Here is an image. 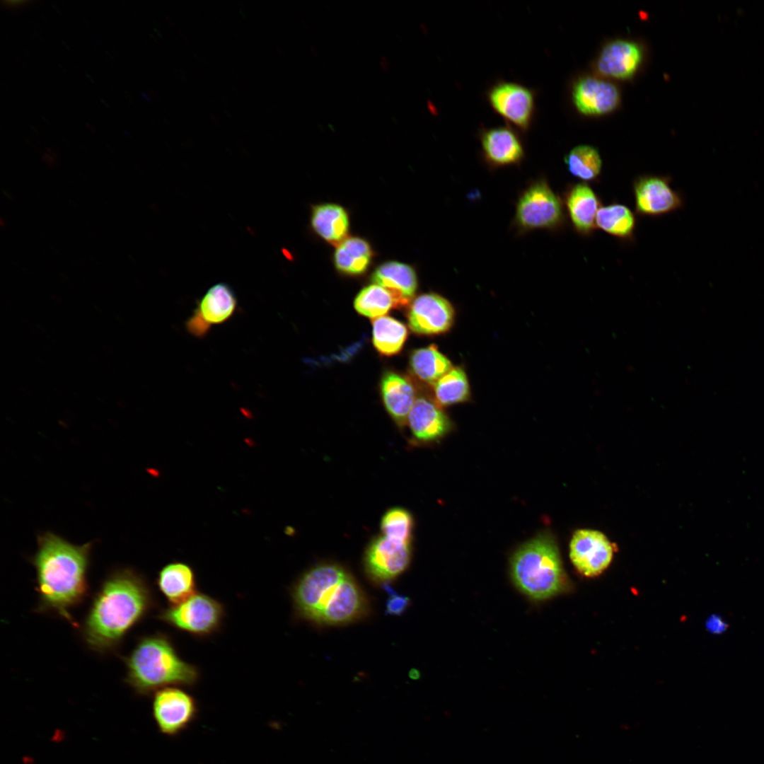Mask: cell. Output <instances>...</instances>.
<instances>
[{"label": "cell", "mask_w": 764, "mask_h": 764, "mask_svg": "<svg viewBox=\"0 0 764 764\" xmlns=\"http://www.w3.org/2000/svg\"><path fill=\"white\" fill-rule=\"evenodd\" d=\"M155 606L152 590L139 573L117 569L103 581L83 627L87 644L99 652L115 648Z\"/></svg>", "instance_id": "1"}, {"label": "cell", "mask_w": 764, "mask_h": 764, "mask_svg": "<svg viewBox=\"0 0 764 764\" xmlns=\"http://www.w3.org/2000/svg\"><path fill=\"white\" fill-rule=\"evenodd\" d=\"M37 542L31 562L36 570L39 609L54 612L76 627L70 610L87 594L93 543L74 545L49 531L39 534Z\"/></svg>", "instance_id": "2"}, {"label": "cell", "mask_w": 764, "mask_h": 764, "mask_svg": "<svg viewBox=\"0 0 764 764\" xmlns=\"http://www.w3.org/2000/svg\"><path fill=\"white\" fill-rule=\"evenodd\" d=\"M291 596L296 615L320 625L354 623L369 612L368 600L355 579L334 563L307 570L293 585Z\"/></svg>", "instance_id": "3"}, {"label": "cell", "mask_w": 764, "mask_h": 764, "mask_svg": "<svg viewBox=\"0 0 764 764\" xmlns=\"http://www.w3.org/2000/svg\"><path fill=\"white\" fill-rule=\"evenodd\" d=\"M125 664L126 681L140 695L169 686L192 687L200 678L199 668L183 660L173 640L163 633L142 637Z\"/></svg>", "instance_id": "4"}, {"label": "cell", "mask_w": 764, "mask_h": 764, "mask_svg": "<svg viewBox=\"0 0 764 764\" xmlns=\"http://www.w3.org/2000/svg\"><path fill=\"white\" fill-rule=\"evenodd\" d=\"M510 565L515 586L533 601L550 598L565 589L559 550L549 535H539L522 545L513 555Z\"/></svg>", "instance_id": "5"}, {"label": "cell", "mask_w": 764, "mask_h": 764, "mask_svg": "<svg viewBox=\"0 0 764 764\" xmlns=\"http://www.w3.org/2000/svg\"><path fill=\"white\" fill-rule=\"evenodd\" d=\"M565 221L562 199L541 177L528 183L519 194L512 226L518 235H522L538 229L558 231Z\"/></svg>", "instance_id": "6"}, {"label": "cell", "mask_w": 764, "mask_h": 764, "mask_svg": "<svg viewBox=\"0 0 764 764\" xmlns=\"http://www.w3.org/2000/svg\"><path fill=\"white\" fill-rule=\"evenodd\" d=\"M226 617L224 605L204 593L169 604L157 615L159 620L193 637L204 638L219 632Z\"/></svg>", "instance_id": "7"}, {"label": "cell", "mask_w": 764, "mask_h": 764, "mask_svg": "<svg viewBox=\"0 0 764 764\" xmlns=\"http://www.w3.org/2000/svg\"><path fill=\"white\" fill-rule=\"evenodd\" d=\"M199 707L196 699L179 686H169L154 693L152 714L159 731L175 736L194 722Z\"/></svg>", "instance_id": "8"}, {"label": "cell", "mask_w": 764, "mask_h": 764, "mask_svg": "<svg viewBox=\"0 0 764 764\" xmlns=\"http://www.w3.org/2000/svg\"><path fill=\"white\" fill-rule=\"evenodd\" d=\"M411 555V543L379 536L371 540L366 550L365 572L374 583L385 586L406 570Z\"/></svg>", "instance_id": "9"}, {"label": "cell", "mask_w": 764, "mask_h": 764, "mask_svg": "<svg viewBox=\"0 0 764 764\" xmlns=\"http://www.w3.org/2000/svg\"><path fill=\"white\" fill-rule=\"evenodd\" d=\"M668 176L642 175L633 181L636 212L640 216H658L681 209V195L670 185Z\"/></svg>", "instance_id": "10"}, {"label": "cell", "mask_w": 764, "mask_h": 764, "mask_svg": "<svg viewBox=\"0 0 764 764\" xmlns=\"http://www.w3.org/2000/svg\"><path fill=\"white\" fill-rule=\"evenodd\" d=\"M454 316L453 307L444 297L435 293L422 294L410 306L408 325L417 334H441L451 328Z\"/></svg>", "instance_id": "11"}, {"label": "cell", "mask_w": 764, "mask_h": 764, "mask_svg": "<svg viewBox=\"0 0 764 764\" xmlns=\"http://www.w3.org/2000/svg\"><path fill=\"white\" fill-rule=\"evenodd\" d=\"M613 549L601 532L581 529L573 535L569 556L577 569L586 577L601 573L610 565Z\"/></svg>", "instance_id": "12"}, {"label": "cell", "mask_w": 764, "mask_h": 764, "mask_svg": "<svg viewBox=\"0 0 764 764\" xmlns=\"http://www.w3.org/2000/svg\"><path fill=\"white\" fill-rule=\"evenodd\" d=\"M488 100L494 110L519 128L530 125L534 110V97L528 88L516 83H499L490 90Z\"/></svg>", "instance_id": "13"}, {"label": "cell", "mask_w": 764, "mask_h": 764, "mask_svg": "<svg viewBox=\"0 0 764 764\" xmlns=\"http://www.w3.org/2000/svg\"><path fill=\"white\" fill-rule=\"evenodd\" d=\"M620 99L614 84L594 76L582 77L573 86V103L578 111L586 115L610 113L618 107Z\"/></svg>", "instance_id": "14"}, {"label": "cell", "mask_w": 764, "mask_h": 764, "mask_svg": "<svg viewBox=\"0 0 764 764\" xmlns=\"http://www.w3.org/2000/svg\"><path fill=\"white\" fill-rule=\"evenodd\" d=\"M480 142L483 158L491 169L519 165L524 158L522 142L509 127L484 130Z\"/></svg>", "instance_id": "15"}, {"label": "cell", "mask_w": 764, "mask_h": 764, "mask_svg": "<svg viewBox=\"0 0 764 764\" xmlns=\"http://www.w3.org/2000/svg\"><path fill=\"white\" fill-rule=\"evenodd\" d=\"M642 59L643 52L637 43L615 40L602 48L596 61V69L606 77L625 80L634 76Z\"/></svg>", "instance_id": "16"}, {"label": "cell", "mask_w": 764, "mask_h": 764, "mask_svg": "<svg viewBox=\"0 0 764 764\" xmlns=\"http://www.w3.org/2000/svg\"><path fill=\"white\" fill-rule=\"evenodd\" d=\"M563 204L575 231L589 236L596 228V214L602 206L594 190L586 183L571 184L563 194Z\"/></svg>", "instance_id": "17"}, {"label": "cell", "mask_w": 764, "mask_h": 764, "mask_svg": "<svg viewBox=\"0 0 764 764\" xmlns=\"http://www.w3.org/2000/svg\"><path fill=\"white\" fill-rule=\"evenodd\" d=\"M407 423L414 438L422 443L437 441L451 429V422L445 412L436 403L424 397L415 399Z\"/></svg>", "instance_id": "18"}, {"label": "cell", "mask_w": 764, "mask_h": 764, "mask_svg": "<svg viewBox=\"0 0 764 764\" xmlns=\"http://www.w3.org/2000/svg\"><path fill=\"white\" fill-rule=\"evenodd\" d=\"M373 282L388 289L393 295L396 307L407 304L417 289L415 270L409 265L390 261L379 265L374 272Z\"/></svg>", "instance_id": "19"}, {"label": "cell", "mask_w": 764, "mask_h": 764, "mask_svg": "<svg viewBox=\"0 0 764 764\" xmlns=\"http://www.w3.org/2000/svg\"><path fill=\"white\" fill-rule=\"evenodd\" d=\"M381 390L388 412L399 427L405 426L416 399L412 384L403 376L388 372L382 378Z\"/></svg>", "instance_id": "20"}, {"label": "cell", "mask_w": 764, "mask_h": 764, "mask_svg": "<svg viewBox=\"0 0 764 764\" xmlns=\"http://www.w3.org/2000/svg\"><path fill=\"white\" fill-rule=\"evenodd\" d=\"M156 584L169 604L180 603L197 592V579L191 566L172 562L158 572Z\"/></svg>", "instance_id": "21"}, {"label": "cell", "mask_w": 764, "mask_h": 764, "mask_svg": "<svg viewBox=\"0 0 764 764\" xmlns=\"http://www.w3.org/2000/svg\"><path fill=\"white\" fill-rule=\"evenodd\" d=\"M237 306V299L231 286L226 283L212 286L197 302L194 311L209 327L228 320Z\"/></svg>", "instance_id": "22"}, {"label": "cell", "mask_w": 764, "mask_h": 764, "mask_svg": "<svg viewBox=\"0 0 764 764\" xmlns=\"http://www.w3.org/2000/svg\"><path fill=\"white\" fill-rule=\"evenodd\" d=\"M311 221L316 233L331 243H340L349 231L348 214L342 207L336 204L313 207Z\"/></svg>", "instance_id": "23"}, {"label": "cell", "mask_w": 764, "mask_h": 764, "mask_svg": "<svg viewBox=\"0 0 764 764\" xmlns=\"http://www.w3.org/2000/svg\"><path fill=\"white\" fill-rule=\"evenodd\" d=\"M372 257L369 243L359 237L345 238L334 253L335 267L341 272L358 275L366 271Z\"/></svg>", "instance_id": "24"}, {"label": "cell", "mask_w": 764, "mask_h": 764, "mask_svg": "<svg viewBox=\"0 0 764 764\" xmlns=\"http://www.w3.org/2000/svg\"><path fill=\"white\" fill-rule=\"evenodd\" d=\"M596 224V227L614 237L629 240L634 236L636 219L626 205L613 203L600 207Z\"/></svg>", "instance_id": "25"}, {"label": "cell", "mask_w": 764, "mask_h": 764, "mask_svg": "<svg viewBox=\"0 0 764 764\" xmlns=\"http://www.w3.org/2000/svg\"><path fill=\"white\" fill-rule=\"evenodd\" d=\"M410 368L421 381L434 384L452 369L451 361L435 345L415 350L410 359Z\"/></svg>", "instance_id": "26"}, {"label": "cell", "mask_w": 764, "mask_h": 764, "mask_svg": "<svg viewBox=\"0 0 764 764\" xmlns=\"http://www.w3.org/2000/svg\"><path fill=\"white\" fill-rule=\"evenodd\" d=\"M564 161L570 174L584 183L595 182L601 176L602 159L594 146H575L565 155Z\"/></svg>", "instance_id": "27"}, {"label": "cell", "mask_w": 764, "mask_h": 764, "mask_svg": "<svg viewBox=\"0 0 764 764\" xmlns=\"http://www.w3.org/2000/svg\"><path fill=\"white\" fill-rule=\"evenodd\" d=\"M407 336V328L400 321L381 316L373 321V343L383 355L391 356L398 353Z\"/></svg>", "instance_id": "28"}, {"label": "cell", "mask_w": 764, "mask_h": 764, "mask_svg": "<svg viewBox=\"0 0 764 764\" xmlns=\"http://www.w3.org/2000/svg\"><path fill=\"white\" fill-rule=\"evenodd\" d=\"M434 388L437 403L441 405L463 403L470 397L468 378L460 367H452L434 384Z\"/></svg>", "instance_id": "29"}, {"label": "cell", "mask_w": 764, "mask_h": 764, "mask_svg": "<svg viewBox=\"0 0 764 764\" xmlns=\"http://www.w3.org/2000/svg\"><path fill=\"white\" fill-rule=\"evenodd\" d=\"M354 306L358 313L371 318L383 316L391 308L396 307L392 294L376 284L362 289L356 296Z\"/></svg>", "instance_id": "30"}, {"label": "cell", "mask_w": 764, "mask_h": 764, "mask_svg": "<svg viewBox=\"0 0 764 764\" xmlns=\"http://www.w3.org/2000/svg\"><path fill=\"white\" fill-rule=\"evenodd\" d=\"M414 526L411 514L401 507H394L388 510L381 521L382 535L411 543Z\"/></svg>", "instance_id": "31"}, {"label": "cell", "mask_w": 764, "mask_h": 764, "mask_svg": "<svg viewBox=\"0 0 764 764\" xmlns=\"http://www.w3.org/2000/svg\"><path fill=\"white\" fill-rule=\"evenodd\" d=\"M388 588V591L390 594V596L386 604V611L390 615H400L405 610L409 605V599L407 597L395 594L390 588L385 585Z\"/></svg>", "instance_id": "32"}, {"label": "cell", "mask_w": 764, "mask_h": 764, "mask_svg": "<svg viewBox=\"0 0 764 764\" xmlns=\"http://www.w3.org/2000/svg\"><path fill=\"white\" fill-rule=\"evenodd\" d=\"M188 331L196 336H203L208 332L209 327L195 313L187 321Z\"/></svg>", "instance_id": "33"}, {"label": "cell", "mask_w": 764, "mask_h": 764, "mask_svg": "<svg viewBox=\"0 0 764 764\" xmlns=\"http://www.w3.org/2000/svg\"><path fill=\"white\" fill-rule=\"evenodd\" d=\"M707 627L713 632H718L723 630L724 623L717 617L710 618L707 623Z\"/></svg>", "instance_id": "34"}, {"label": "cell", "mask_w": 764, "mask_h": 764, "mask_svg": "<svg viewBox=\"0 0 764 764\" xmlns=\"http://www.w3.org/2000/svg\"><path fill=\"white\" fill-rule=\"evenodd\" d=\"M381 62V65H382L383 67H385V68L388 67V61L386 59V57H383Z\"/></svg>", "instance_id": "35"}]
</instances>
